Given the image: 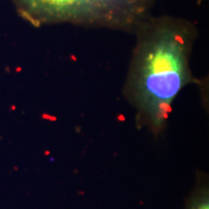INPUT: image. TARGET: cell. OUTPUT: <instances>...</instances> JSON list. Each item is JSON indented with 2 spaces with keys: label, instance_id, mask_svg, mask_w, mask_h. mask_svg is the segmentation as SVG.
I'll list each match as a JSON object with an SVG mask.
<instances>
[{
  "label": "cell",
  "instance_id": "1",
  "mask_svg": "<svg viewBox=\"0 0 209 209\" xmlns=\"http://www.w3.org/2000/svg\"><path fill=\"white\" fill-rule=\"evenodd\" d=\"M136 45L124 94L136 110V123L164 130L173 101L186 85L199 83L190 60L199 31L188 19L147 16L134 31Z\"/></svg>",
  "mask_w": 209,
  "mask_h": 209
},
{
  "label": "cell",
  "instance_id": "2",
  "mask_svg": "<svg viewBox=\"0 0 209 209\" xmlns=\"http://www.w3.org/2000/svg\"><path fill=\"white\" fill-rule=\"evenodd\" d=\"M156 0H13L34 26L68 24L134 33Z\"/></svg>",
  "mask_w": 209,
  "mask_h": 209
},
{
  "label": "cell",
  "instance_id": "3",
  "mask_svg": "<svg viewBox=\"0 0 209 209\" xmlns=\"http://www.w3.org/2000/svg\"><path fill=\"white\" fill-rule=\"evenodd\" d=\"M187 209H209V193L205 186L197 189L191 197Z\"/></svg>",
  "mask_w": 209,
  "mask_h": 209
},
{
  "label": "cell",
  "instance_id": "4",
  "mask_svg": "<svg viewBox=\"0 0 209 209\" xmlns=\"http://www.w3.org/2000/svg\"><path fill=\"white\" fill-rule=\"evenodd\" d=\"M197 3H199V4H201V3L203 2V1H205V0H197Z\"/></svg>",
  "mask_w": 209,
  "mask_h": 209
}]
</instances>
